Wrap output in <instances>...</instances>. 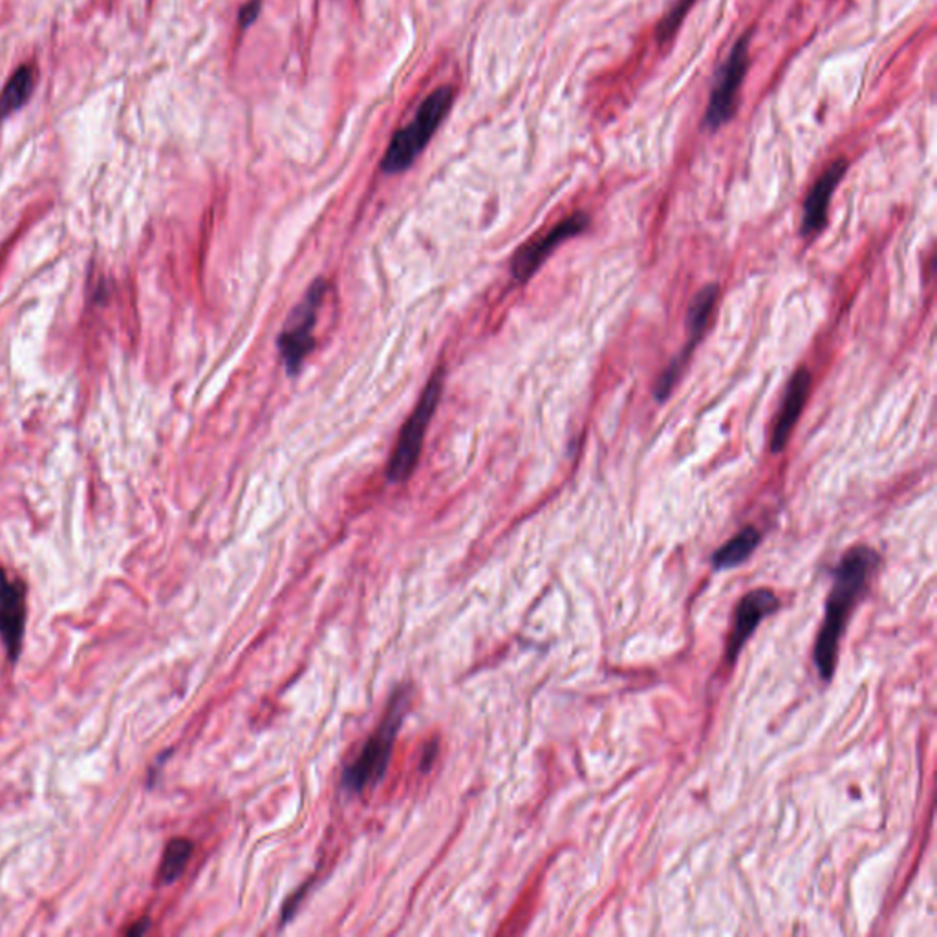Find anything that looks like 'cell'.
Instances as JSON below:
<instances>
[{"label":"cell","mask_w":937,"mask_h":937,"mask_svg":"<svg viewBox=\"0 0 937 937\" xmlns=\"http://www.w3.org/2000/svg\"><path fill=\"white\" fill-rule=\"evenodd\" d=\"M881 557L868 546L851 548L835 570V581L826 603V619L815 641V665L820 678L830 681L837 667L839 643L846 623L862 593L868 590Z\"/></svg>","instance_id":"obj_1"},{"label":"cell","mask_w":937,"mask_h":937,"mask_svg":"<svg viewBox=\"0 0 937 937\" xmlns=\"http://www.w3.org/2000/svg\"><path fill=\"white\" fill-rule=\"evenodd\" d=\"M454 92L451 87H440L421 103L416 118L405 129L398 130L390 141L383 156L381 167L388 174L407 171L420 156L434 132L442 125L447 112L453 107Z\"/></svg>","instance_id":"obj_2"},{"label":"cell","mask_w":937,"mask_h":937,"mask_svg":"<svg viewBox=\"0 0 937 937\" xmlns=\"http://www.w3.org/2000/svg\"><path fill=\"white\" fill-rule=\"evenodd\" d=\"M409 705L407 690H398L390 701L387 716L379 725L376 733L370 736L363 753L357 756L356 762L350 765L343 775V784L350 793H363L365 787L376 786L377 782L387 773L390 756L394 749V742L398 736L399 725L403 722V714Z\"/></svg>","instance_id":"obj_3"},{"label":"cell","mask_w":937,"mask_h":937,"mask_svg":"<svg viewBox=\"0 0 937 937\" xmlns=\"http://www.w3.org/2000/svg\"><path fill=\"white\" fill-rule=\"evenodd\" d=\"M443 388V370H436L432 374L427 387L421 394L420 401L416 409L412 410L409 420L405 421L401 434H399L396 449L390 456L388 462L387 478L390 482L398 484L409 480L410 474L414 473L418 460H420L421 447L427 429L431 425L432 416L438 409V403L442 398Z\"/></svg>","instance_id":"obj_4"},{"label":"cell","mask_w":937,"mask_h":937,"mask_svg":"<svg viewBox=\"0 0 937 937\" xmlns=\"http://www.w3.org/2000/svg\"><path fill=\"white\" fill-rule=\"evenodd\" d=\"M326 291H328L326 282H313L308 293L304 295V299L291 313L290 321L282 330L281 337H279V352L290 374L299 372L304 359L315 346L313 328L317 323V313L323 304Z\"/></svg>","instance_id":"obj_5"},{"label":"cell","mask_w":937,"mask_h":937,"mask_svg":"<svg viewBox=\"0 0 937 937\" xmlns=\"http://www.w3.org/2000/svg\"><path fill=\"white\" fill-rule=\"evenodd\" d=\"M747 68H749V35H744L738 43L734 44L727 63L720 70L718 83L712 90L711 101L705 112L707 129H722L725 123H729L734 118Z\"/></svg>","instance_id":"obj_6"},{"label":"cell","mask_w":937,"mask_h":937,"mask_svg":"<svg viewBox=\"0 0 937 937\" xmlns=\"http://www.w3.org/2000/svg\"><path fill=\"white\" fill-rule=\"evenodd\" d=\"M718 293H720V288L718 284H709L705 288H701L696 297L692 299L689 306V312H687V328H689V343L683 348V352L679 354L670 365H668L667 370L661 374V377L657 379L656 387H654V398L656 401H665V399L670 396L672 388H674V383L678 381L679 374L683 367L687 365L689 357L692 356L694 348L698 346V343L701 341V337L705 335V330L709 326V321H711L712 312H714V306H716V301H718Z\"/></svg>","instance_id":"obj_7"},{"label":"cell","mask_w":937,"mask_h":937,"mask_svg":"<svg viewBox=\"0 0 937 937\" xmlns=\"http://www.w3.org/2000/svg\"><path fill=\"white\" fill-rule=\"evenodd\" d=\"M590 226V216L586 213H575V215L564 218L557 226L551 227L550 231L544 237L531 240L526 246L518 249L511 271L513 277L518 282H526L539 271L540 266L546 262V259L553 253V249L561 246L564 240L581 235Z\"/></svg>","instance_id":"obj_8"},{"label":"cell","mask_w":937,"mask_h":937,"mask_svg":"<svg viewBox=\"0 0 937 937\" xmlns=\"http://www.w3.org/2000/svg\"><path fill=\"white\" fill-rule=\"evenodd\" d=\"M26 625V586L0 570V637L11 661L21 654Z\"/></svg>","instance_id":"obj_9"},{"label":"cell","mask_w":937,"mask_h":937,"mask_svg":"<svg viewBox=\"0 0 937 937\" xmlns=\"http://www.w3.org/2000/svg\"><path fill=\"white\" fill-rule=\"evenodd\" d=\"M780 601L775 593L767 588H758L753 592L747 593L744 599L738 604L736 614H734V625L729 643H727V659L729 663H734V659L744 648L745 641L753 636L756 626L764 621L767 615L773 614L778 610Z\"/></svg>","instance_id":"obj_10"},{"label":"cell","mask_w":937,"mask_h":937,"mask_svg":"<svg viewBox=\"0 0 937 937\" xmlns=\"http://www.w3.org/2000/svg\"><path fill=\"white\" fill-rule=\"evenodd\" d=\"M809 388H811V374L808 368H798L795 376L791 377L787 385L786 396L782 401L780 412L776 416L775 427H773V436H771V451L773 453H782L789 436L797 425L798 418L804 410V405L808 401Z\"/></svg>","instance_id":"obj_11"},{"label":"cell","mask_w":937,"mask_h":937,"mask_svg":"<svg viewBox=\"0 0 937 937\" xmlns=\"http://www.w3.org/2000/svg\"><path fill=\"white\" fill-rule=\"evenodd\" d=\"M848 171V162L841 158L837 162L831 163L830 167L824 171V174L813 185L809 191L808 198L804 202V218H802V235H813L826 226L828 218V205H830L831 194L841 184L842 176Z\"/></svg>","instance_id":"obj_12"},{"label":"cell","mask_w":937,"mask_h":937,"mask_svg":"<svg viewBox=\"0 0 937 937\" xmlns=\"http://www.w3.org/2000/svg\"><path fill=\"white\" fill-rule=\"evenodd\" d=\"M35 81L37 70L33 65H22L13 72L0 94V119L8 118L10 114L26 105V101L32 96Z\"/></svg>","instance_id":"obj_13"},{"label":"cell","mask_w":937,"mask_h":937,"mask_svg":"<svg viewBox=\"0 0 937 937\" xmlns=\"http://www.w3.org/2000/svg\"><path fill=\"white\" fill-rule=\"evenodd\" d=\"M758 544H760V531L758 529L753 528V526L742 529L734 539L729 540L727 544H723L722 548L712 555L714 570H729V568L740 566L742 562L747 561L753 555V551L756 550Z\"/></svg>","instance_id":"obj_14"},{"label":"cell","mask_w":937,"mask_h":937,"mask_svg":"<svg viewBox=\"0 0 937 937\" xmlns=\"http://www.w3.org/2000/svg\"><path fill=\"white\" fill-rule=\"evenodd\" d=\"M193 855V842L187 839H173L167 844L163 853L162 866H160V881L171 884L180 879L184 873L187 862Z\"/></svg>","instance_id":"obj_15"},{"label":"cell","mask_w":937,"mask_h":937,"mask_svg":"<svg viewBox=\"0 0 937 937\" xmlns=\"http://www.w3.org/2000/svg\"><path fill=\"white\" fill-rule=\"evenodd\" d=\"M694 2H696V0H678V2L674 4V8L668 11L667 15L663 17V21L657 24V43L667 44L668 41H672V37L678 32L681 22L685 21V17L689 15L690 8L694 6Z\"/></svg>","instance_id":"obj_16"},{"label":"cell","mask_w":937,"mask_h":937,"mask_svg":"<svg viewBox=\"0 0 937 937\" xmlns=\"http://www.w3.org/2000/svg\"><path fill=\"white\" fill-rule=\"evenodd\" d=\"M259 11V0H253V2H249L248 6H244V10L240 11V24H242V26H249L251 22L257 19Z\"/></svg>","instance_id":"obj_17"},{"label":"cell","mask_w":937,"mask_h":937,"mask_svg":"<svg viewBox=\"0 0 937 937\" xmlns=\"http://www.w3.org/2000/svg\"><path fill=\"white\" fill-rule=\"evenodd\" d=\"M149 927H151V921H149V919H141L138 923H134L125 934H127V936H143V934L149 930Z\"/></svg>","instance_id":"obj_18"},{"label":"cell","mask_w":937,"mask_h":937,"mask_svg":"<svg viewBox=\"0 0 937 937\" xmlns=\"http://www.w3.org/2000/svg\"><path fill=\"white\" fill-rule=\"evenodd\" d=\"M434 754H436V745H429V747L425 749V756H423V760H421V762H423V771L431 767L432 760H434Z\"/></svg>","instance_id":"obj_19"}]
</instances>
